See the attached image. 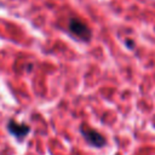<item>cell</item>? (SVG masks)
<instances>
[{"label": "cell", "instance_id": "1", "mask_svg": "<svg viewBox=\"0 0 155 155\" xmlns=\"http://www.w3.org/2000/svg\"><path fill=\"white\" fill-rule=\"evenodd\" d=\"M69 31L75 35L76 38H79L82 41H88L91 39V30L88 28V25L86 23H84L81 19L79 18H70L69 21Z\"/></svg>", "mask_w": 155, "mask_h": 155}, {"label": "cell", "instance_id": "2", "mask_svg": "<svg viewBox=\"0 0 155 155\" xmlns=\"http://www.w3.org/2000/svg\"><path fill=\"white\" fill-rule=\"evenodd\" d=\"M81 132L85 136L86 140L90 144H92L93 147H103L105 144V138L99 132H97L92 128H88V127H82Z\"/></svg>", "mask_w": 155, "mask_h": 155}, {"label": "cell", "instance_id": "3", "mask_svg": "<svg viewBox=\"0 0 155 155\" xmlns=\"http://www.w3.org/2000/svg\"><path fill=\"white\" fill-rule=\"evenodd\" d=\"M8 131H10L12 134H15L16 137L23 138V137L29 132V127L25 126V125H19V124L15 122L13 120H11V121L8 122Z\"/></svg>", "mask_w": 155, "mask_h": 155}]
</instances>
